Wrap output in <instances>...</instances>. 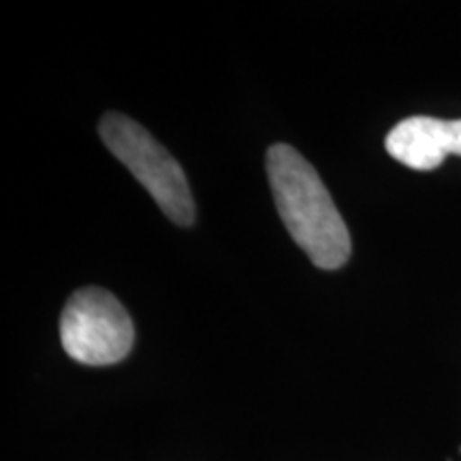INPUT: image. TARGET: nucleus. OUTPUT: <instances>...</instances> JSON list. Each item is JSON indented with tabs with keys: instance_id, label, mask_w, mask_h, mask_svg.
Instances as JSON below:
<instances>
[{
	"instance_id": "f257e3e1",
	"label": "nucleus",
	"mask_w": 461,
	"mask_h": 461,
	"mask_svg": "<svg viewBox=\"0 0 461 461\" xmlns=\"http://www.w3.org/2000/svg\"><path fill=\"white\" fill-rule=\"evenodd\" d=\"M267 176L282 222L310 261L321 269L346 265L353 252L348 227L314 167L288 143H274Z\"/></svg>"
},
{
	"instance_id": "f03ea898",
	"label": "nucleus",
	"mask_w": 461,
	"mask_h": 461,
	"mask_svg": "<svg viewBox=\"0 0 461 461\" xmlns=\"http://www.w3.org/2000/svg\"><path fill=\"white\" fill-rule=\"evenodd\" d=\"M99 135L109 152L152 194L163 214L180 227L194 222V201L186 173L140 122L129 115H103Z\"/></svg>"
},
{
	"instance_id": "7ed1b4c3",
	"label": "nucleus",
	"mask_w": 461,
	"mask_h": 461,
	"mask_svg": "<svg viewBox=\"0 0 461 461\" xmlns=\"http://www.w3.org/2000/svg\"><path fill=\"white\" fill-rule=\"evenodd\" d=\"M60 339L67 355L84 366H113L129 357L135 327L124 305L99 286L75 291L62 310Z\"/></svg>"
},
{
	"instance_id": "20e7f679",
	"label": "nucleus",
	"mask_w": 461,
	"mask_h": 461,
	"mask_svg": "<svg viewBox=\"0 0 461 461\" xmlns=\"http://www.w3.org/2000/svg\"><path fill=\"white\" fill-rule=\"evenodd\" d=\"M384 146L397 163L431 171L445 163L448 154L461 157V120L412 115L391 129Z\"/></svg>"
}]
</instances>
